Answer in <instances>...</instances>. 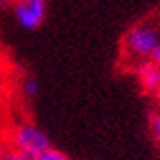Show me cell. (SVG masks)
I'll list each match as a JSON object with an SVG mask.
<instances>
[{
  "label": "cell",
  "mask_w": 160,
  "mask_h": 160,
  "mask_svg": "<svg viewBox=\"0 0 160 160\" xmlns=\"http://www.w3.org/2000/svg\"><path fill=\"white\" fill-rule=\"evenodd\" d=\"M4 160H33V158H29V156H26V154H22V152H16V150H10V148H8Z\"/></svg>",
  "instance_id": "cell-8"
},
{
  "label": "cell",
  "mask_w": 160,
  "mask_h": 160,
  "mask_svg": "<svg viewBox=\"0 0 160 160\" xmlns=\"http://www.w3.org/2000/svg\"><path fill=\"white\" fill-rule=\"evenodd\" d=\"M8 148L22 152L29 158H35L51 148V139L37 123L29 119H18L6 131Z\"/></svg>",
  "instance_id": "cell-2"
},
{
  "label": "cell",
  "mask_w": 160,
  "mask_h": 160,
  "mask_svg": "<svg viewBox=\"0 0 160 160\" xmlns=\"http://www.w3.org/2000/svg\"><path fill=\"white\" fill-rule=\"evenodd\" d=\"M4 156H6V148H4V142L0 141V160H4Z\"/></svg>",
  "instance_id": "cell-10"
},
{
  "label": "cell",
  "mask_w": 160,
  "mask_h": 160,
  "mask_svg": "<svg viewBox=\"0 0 160 160\" xmlns=\"http://www.w3.org/2000/svg\"><path fill=\"white\" fill-rule=\"evenodd\" d=\"M33 160H70L65 152H61V150H55V148H49V150H45L43 154H39L35 156Z\"/></svg>",
  "instance_id": "cell-7"
},
{
  "label": "cell",
  "mask_w": 160,
  "mask_h": 160,
  "mask_svg": "<svg viewBox=\"0 0 160 160\" xmlns=\"http://www.w3.org/2000/svg\"><path fill=\"white\" fill-rule=\"evenodd\" d=\"M10 10L16 23L22 29L31 31V29H37L45 22L47 0H14Z\"/></svg>",
  "instance_id": "cell-3"
},
{
  "label": "cell",
  "mask_w": 160,
  "mask_h": 160,
  "mask_svg": "<svg viewBox=\"0 0 160 160\" xmlns=\"http://www.w3.org/2000/svg\"><path fill=\"white\" fill-rule=\"evenodd\" d=\"M121 55L123 62L131 68L145 62L160 65V14L142 18L125 31Z\"/></svg>",
  "instance_id": "cell-1"
},
{
  "label": "cell",
  "mask_w": 160,
  "mask_h": 160,
  "mask_svg": "<svg viewBox=\"0 0 160 160\" xmlns=\"http://www.w3.org/2000/svg\"><path fill=\"white\" fill-rule=\"evenodd\" d=\"M14 0H0V10H4V8H10Z\"/></svg>",
  "instance_id": "cell-9"
},
{
  "label": "cell",
  "mask_w": 160,
  "mask_h": 160,
  "mask_svg": "<svg viewBox=\"0 0 160 160\" xmlns=\"http://www.w3.org/2000/svg\"><path fill=\"white\" fill-rule=\"evenodd\" d=\"M150 137H152L156 148L160 150V111H156V113L150 117Z\"/></svg>",
  "instance_id": "cell-6"
},
{
  "label": "cell",
  "mask_w": 160,
  "mask_h": 160,
  "mask_svg": "<svg viewBox=\"0 0 160 160\" xmlns=\"http://www.w3.org/2000/svg\"><path fill=\"white\" fill-rule=\"evenodd\" d=\"M133 70L142 92L148 96H160V65L145 62V65L135 67Z\"/></svg>",
  "instance_id": "cell-4"
},
{
  "label": "cell",
  "mask_w": 160,
  "mask_h": 160,
  "mask_svg": "<svg viewBox=\"0 0 160 160\" xmlns=\"http://www.w3.org/2000/svg\"><path fill=\"white\" fill-rule=\"evenodd\" d=\"M22 94H23V98H28V100H33L39 94V82L33 76H26L22 80Z\"/></svg>",
  "instance_id": "cell-5"
}]
</instances>
